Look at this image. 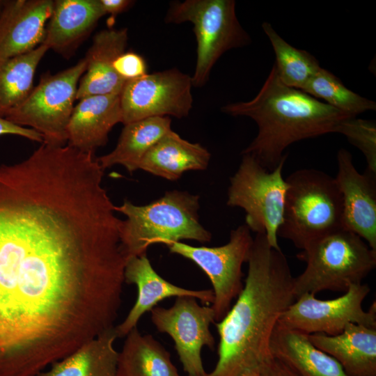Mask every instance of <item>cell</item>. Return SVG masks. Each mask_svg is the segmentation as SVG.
<instances>
[{
  "instance_id": "5b68a950",
  "label": "cell",
  "mask_w": 376,
  "mask_h": 376,
  "mask_svg": "<svg viewBox=\"0 0 376 376\" xmlns=\"http://www.w3.org/2000/svg\"><path fill=\"white\" fill-rule=\"evenodd\" d=\"M278 237L303 249L311 242L344 228L342 200L335 178L313 169L294 171L286 179Z\"/></svg>"
},
{
  "instance_id": "4316f807",
  "label": "cell",
  "mask_w": 376,
  "mask_h": 376,
  "mask_svg": "<svg viewBox=\"0 0 376 376\" xmlns=\"http://www.w3.org/2000/svg\"><path fill=\"white\" fill-rule=\"evenodd\" d=\"M262 28L274 52V64L279 79L285 85L302 91L321 68L318 61L309 52L288 43L269 22L263 23Z\"/></svg>"
},
{
  "instance_id": "ba28073f",
  "label": "cell",
  "mask_w": 376,
  "mask_h": 376,
  "mask_svg": "<svg viewBox=\"0 0 376 376\" xmlns=\"http://www.w3.org/2000/svg\"><path fill=\"white\" fill-rule=\"evenodd\" d=\"M287 157L273 170L263 167L253 156L242 155L240 166L230 178L227 205L246 213L251 232L264 233L271 246L281 249L277 232L281 224L288 184L282 175Z\"/></svg>"
},
{
  "instance_id": "8992f818",
  "label": "cell",
  "mask_w": 376,
  "mask_h": 376,
  "mask_svg": "<svg viewBox=\"0 0 376 376\" xmlns=\"http://www.w3.org/2000/svg\"><path fill=\"white\" fill-rule=\"evenodd\" d=\"M297 258L306 267L294 277L296 299L304 293L315 295L324 290L345 292L350 285L362 283L376 266V251L345 228L311 242Z\"/></svg>"
},
{
  "instance_id": "836d02e7",
  "label": "cell",
  "mask_w": 376,
  "mask_h": 376,
  "mask_svg": "<svg viewBox=\"0 0 376 376\" xmlns=\"http://www.w3.org/2000/svg\"><path fill=\"white\" fill-rule=\"evenodd\" d=\"M235 376H260V366L246 368Z\"/></svg>"
},
{
  "instance_id": "9c48e42d",
  "label": "cell",
  "mask_w": 376,
  "mask_h": 376,
  "mask_svg": "<svg viewBox=\"0 0 376 376\" xmlns=\"http://www.w3.org/2000/svg\"><path fill=\"white\" fill-rule=\"evenodd\" d=\"M85 58L56 74L40 77L28 97L5 117L17 125L34 130L42 142L67 144V126L71 117L79 81L86 72Z\"/></svg>"
},
{
  "instance_id": "52a82bcc",
  "label": "cell",
  "mask_w": 376,
  "mask_h": 376,
  "mask_svg": "<svg viewBox=\"0 0 376 376\" xmlns=\"http://www.w3.org/2000/svg\"><path fill=\"white\" fill-rule=\"evenodd\" d=\"M234 0H185L170 3L166 23L193 25L197 49L194 87L204 86L212 67L227 51L249 45L251 38L240 24Z\"/></svg>"
},
{
  "instance_id": "4fadbf2b",
  "label": "cell",
  "mask_w": 376,
  "mask_h": 376,
  "mask_svg": "<svg viewBox=\"0 0 376 376\" xmlns=\"http://www.w3.org/2000/svg\"><path fill=\"white\" fill-rule=\"evenodd\" d=\"M192 297H178L168 308L155 306L151 320L161 333L174 341L175 349L188 376H205L201 350L206 346L214 350V338L210 326L215 322V314L210 305L201 306Z\"/></svg>"
},
{
  "instance_id": "484cf974",
  "label": "cell",
  "mask_w": 376,
  "mask_h": 376,
  "mask_svg": "<svg viewBox=\"0 0 376 376\" xmlns=\"http://www.w3.org/2000/svg\"><path fill=\"white\" fill-rule=\"evenodd\" d=\"M49 50L41 44L26 54L0 61V116L5 118L29 95L36 68Z\"/></svg>"
},
{
  "instance_id": "ffe728a7",
  "label": "cell",
  "mask_w": 376,
  "mask_h": 376,
  "mask_svg": "<svg viewBox=\"0 0 376 376\" xmlns=\"http://www.w3.org/2000/svg\"><path fill=\"white\" fill-rule=\"evenodd\" d=\"M308 336L350 376H376V328L349 323L337 335L315 333Z\"/></svg>"
},
{
  "instance_id": "44dd1931",
  "label": "cell",
  "mask_w": 376,
  "mask_h": 376,
  "mask_svg": "<svg viewBox=\"0 0 376 376\" xmlns=\"http://www.w3.org/2000/svg\"><path fill=\"white\" fill-rule=\"evenodd\" d=\"M269 351L297 376H350L334 358L316 347L308 334L278 324Z\"/></svg>"
},
{
  "instance_id": "7402d4cb",
  "label": "cell",
  "mask_w": 376,
  "mask_h": 376,
  "mask_svg": "<svg viewBox=\"0 0 376 376\" xmlns=\"http://www.w3.org/2000/svg\"><path fill=\"white\" fill-rule=\"evenodd\" d=\"M210 157V152L201 144L189 142L171 130L147 152L139 169L176 180L187 171L206 169Z\"/></svg>"
},
{
  "instance_id": "7a4b0ae2",
  "label": "cell",
  "mask_w": 376,
  "mask_h": 376,
  "mask_svg": "<svg viewBox=\"0 0 376 376\" xmlns=\"http://www.w3.org/2000/svg\"><path fill=\"white\" fill-rule=\"evenodd\" d=\"M248 272L236 301L220 321L218 360L205 376H235L259 366L270 354L273 332L281 315L295 301L292 276L281 249L264 233L256 234L247 260Z\"/></svg>"
},
{
  "instance_id": "8fae6325",
  "label": "cell",
  "mask_w": 376,
  "mask_h": 376,
  "mask_svg": "<svg viewBox=\"0 0 376 376\" xmlns=\"http://www.w3.org/2000/svg\"><path fill=\"white\" fill-rule=\"evenodd\" d=\"M369 292L368 285L359 283L350 285L343 295L332 299H319L313 294L304 293L281 315L278 324L308 335H337L349 323L376 328L375 302L368 311L362 307Z\"/></svg>"
},
{
  "instance_id": "d6a6232c",
  "label": "cell",
  "mask_w": 376,
  "mask_h": 376,
  "mask_svg": "<svg viewBox=\"0 0 376 376\" xmlns=\"http://www.w3.org/2000/svg\"><path fill=\"white\" fill-rule=\"evenodd\" d=\"M105 15H110L111 17H115L127 10L134 1L130 0H100Z\"/></svg>"
},
{
  "instance_id": "3957f363",
  "label": "cell",
  "mask_w": 376,
  "mask_h": 376,
  "mask_svg": "<svg viewBox=\"0 0 376 376\" xmlns=\"http://www.w3.org/2000/svg\"><path fill=\"white\" fill-rule=\"evenodd\" d=\"M221 111L255 121L258 133L242 155L253 156L273 170L299 141L334 133L343 120L353 117L305 92L285 85L274 64L258 94L251 100L228 103Z\"/></svg>"
},
{
  "instance_id": "603a6c76",
  "label": "cell",
  "mask_w": 376,
  "mask_h": 376,
  "mask_svg": "<svg viewBox=\"0 0 376 376\" xmlns=\"http://www.w3.org/2000/svg\"><path fill=\"white\" fill-rule=\"evenodd\" d=\"M114 327L53 363L48 370L37 376H117L118 352L113 347L117 338Z\"/></svg>"
},
{
  "instance_id": "2e32d148",
  "label": "cell",
  "mask_w": 376,
  "mask_h": 376,
  "mask_svg": "<svg viewBox=\"0 0 376 376\" xmlns=\"http://www.w3.org/2000/svg\"><path fill=\"white\" fill-rule=\"evenodd\" d=\"M52 0L7 1L0 13V61L40 45L52 15Z\"/></svg>"
},
{
  "instance_id": "ac0fdd59",
  "label": "cell",
  "mask_w": 376,
  "mask_h": 376,
  "mask_svg": "<svg viewBox=\"0 0 376 376\" xmlns=\"http://www.w3.org/2000/svg\"><path fill=\"white\" fill-rule=\"evenodd\" d=\"M127 29L108 28L97 33L86 57V70L81 77L76 100L95 95H120L126 81L115 72L113 64L125 52Z\"/></svg>"
},
{
  "instance_id": "d6986e66",
  "label": "cell",
  "mask_w": 376,
  "mask_h": 376,
  "mask_svg": "<svg viewBox=\"0 0 376 376\" xmlns=\"http://www.w3.org/2000/svg\"><path fill=\"white\" fill-rule=\"evenodd\" d=\"M104 15L100 0L54 1L42 44L70 56Z\"/></svg>"
},
{
  "instance_id": "1f68e13d",
  "label": "cell",
  "mask_w": 376,
  "mask_h": 376,
  "mask_svg": "<svg viewBox=\"0 0 376 376\" xmlns=\"http://www.w3.org/2000/svg\"><path fill=\"white\" fill-rule=\"evenodd\" d=\"M260 376H297L290 369L269 354L260 364Z\"/></svg>"
},
{
  "instance_id": "83f0119b",
  "label": "cell",
  "mask_w": 376,
  "mask_h": 376,
  "mask_svg": "<svg viewBox=\"0 0 376 376\" xmlns=\"http://www.w3.org/2000/svg\"><path fill=\"white\" fill-rule=\"evenodd\" d=\"M302 91L353 117L376 109L375 102L348 89L340 79L322 67Z\"/></svg>"
},
{
  "instance_id": "7c38bea8",
  "label": "cell",
  "mask_w": 376,
  "mask_h": 376,
  "mask_svg": "<svg viewBox=\"0 0 376 376\" xmlns=\"http://www.w3.org/2000/svg\"><path fill=\"white\" fill-rule=\"evenodd\" d=\"M191 77L176 68L128 81L120 94L122 123L151 117L188 116L192 108Z\"/></svg>"
},
{
  "instance_id": "d4e9b609",
  "label": "cell",
  "mask_w": 376,
  "mask_h": 376,
  "mask_svg": "<svg viewBox=\"0 0 376 376\" xmlns=\"http://www.w3.org/2000/svg\"><path fill=\"white\" fill-rule=\"evenodd\" d=\"M117 376H180L170 353L151 335L137 327L126 336L118 352Z\"/></svg>"
},
{
  "instance_id": "6da1fadb",
  "label": "cell",
  "mask_w": 376,
  "mask_h": 376,
  "mask_svg": "<svg viewBox=\"0 0 376 376\" xmlns=\"http://www.w3.org/2000/svg\"><path fill=\"white\" fill-rule=\"evenodd\" d=\"M125 263L119 219L86 187L0 181V376H37L113 328Z\"/></svg>"
},
{
  "instance_id": "cb8c5ba5",
  "label": "cell",
  "mask_w": 376,
  "mask_h": 376,
  "mask_svg": "<svg viewBox=\"0 0 376 376\" xmlns=\"http://www.w3.org/2000/svg\"><path fill=\"white\" fill-rule=\"evenodd\" d=\"M169 117H151L124 125L114 149L97 157L101 167L121 165L130 173L139 170V164L147 152L170 132Z\"/></svg>"
},
{
  "instance_id": "5bb4252c",
  "label": "cell",
  "mask_w": 376,
  "mask_h": 376,
  "mask_svg": "<svg viewBox=\"0 0 376 376\" xmlns=\"http://www.w3.org/2000/svg\"><path fill=\"white\" fill-rule=\"evenodd\" d=\"M337 164L334 178L341 196L343 227L376 251V174L359 173L344 148L337 153Z\"/></svg>"
},
{
  "instance_id": "9a60e30c",
  "label": "cell",
  "mask_w": 376,
  "mask_h": 376,
  "mask_svg": "<svg viewBox=\"0 0 376 376\" xmlns=\"http://www.w3.org/2000/svg\"><path fill=\"white\" fill-rule=\"evenodd\" d=\"M124 282L137 288V298L125 320L115 326L117 338L125 337L136 327L140 318L164 299L192 297L205 305L214 301L212 290H189L164 279L152 267L146 254L129 258L124 269Z\"/></svg>"
},
{
  "instance_id": "e575fe53",
  "label": "cell",
  "mask_w": 376,
  "mask_h": 376,
  "mask_svg": "<svg viewBox=\"0 0 376 376\" xmlns=\"http://www.w3.org/2000/svg\"><path fill=\"white\" fill-rule=\"evenodd\" d=\"M7 1L0 0V13L3 10V7L5 6Z\"/></svg>"
},
{
  "instance_id": "277c9868",
  "label": "cell",
  "mask_w": 376,
  "mask_h": 376,
  "mask_svg": "<svg viewBox=\"0 0 376 376\" xmlns=\"http://www.w3.org/2000/svg\"><path fill=\"white\" fill-rule=\"evenodd\" d=\"M199 196L173 190L143 205L125 199L115 210L126 217L120 226V246L126 261L146 254L149 246L182 240L201 243L212 239L199 221Z\"/></svg>"
},
{
  "instance_id": "f1b7e54d",
  "label": "cell",
  "mask_w": 376,
  "mask_h": 376,
  "mask_svg": "<svg viewBox=\"0 0 376 376\" xmlns=\"http://www.w3.org/2000/svg\"><path fill=\"white\" fill-rule=\"evenodd\" d=\"M334 133L346 136L364 155L366 170L376 174V124L375 120L350 117L342 120Z\"/></svg>"
},
{
  "instance_id": "4dcf8cb0",
  "label": "cell",
  "mask_w": 376,
  "mask_h": 376,
  "mask_svg": "<svg viewBox=\"0 0 376 376\" xmlns=\"http://www.w3.org/2000/svg\"><path fill=\"white\" fill-rule=\"evenodd\" d=\"M3 134L17 135L39 143L43 141L42 136L34 130L17 125L0 116V136Z\"/></svg>"
},
{
  "instance_id": "e0dca14e",
  "label": "cell",
  "mask_w": 376,
  "mask_h": 376,
  "mask_svg": "<svg viewBox=\"0 0 376 376\" xmlns=\"http://www.w3.org/2000/svg\"><path fill=\"white\" fill-rule=\"evenodd\" d=\"M122 123L120 95H95L83 97L74 107L67 126V145L91 153L104 146L109 134Z\"/></svg>"
},
{
  "instance_id": "f546056e",
  "label": "cell",
  "mask_w": 376,
  "mask_h": 376,
  "mask_svg": "<svg viewBox=\"0 0 376 376\" xmlns=\"http://www.w3.org/2000/svg\"><path fill=\"white\" fill-rule=\"evenodd\" d=\"M113 68L116 74L126 82L147 74L145 59L134 52H124L116 59Z\"/></svg>"
},
{
  "instance_id": "30bf717a",
  "label": "cell",
  "mask_w": 376,
  "mask_h": 376,
  "mask_svg": "<svg viewBox=\"0 0 376 376\" xmlns=\"http://www.w3.org/2000/svg\"><path fill=\"white\" fill-rule=\"evenodd\" d=\"M253 242L251 230L244 224L231 230L229 241L222 246H194L181 242L166 244L171 253L190 260L209 278L214 292L211 306L215 322L224 318L243 288L242 267L247 263Z\"/></svg>"
}]
</instances>
